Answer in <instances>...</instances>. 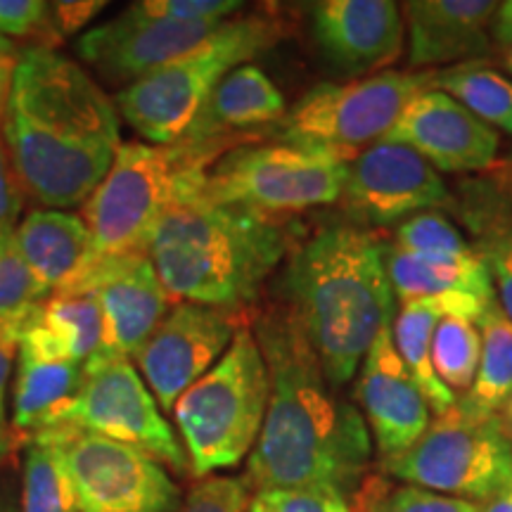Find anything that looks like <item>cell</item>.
I'll list each match as a JSON object with an SVG mask.
<instances>
[{
  "instance_id": "cell-1",
  "label": "cell",
  "mask_w": 512,
  "mask_h": 512,
  "mask_svg": "<svg viewBox=\"0 0 512 512\" xmlns=\"http://www.w3.org/2000/svg\"><path fill=\"white\" fill-rule=\"evenodd\" d=\"M254 335L271 375V399L247 460L252 491L330 486L354 498L373 456L363 413L328 382L290 306L264 313Z\"/></svg>"
},
{
  "instance_id": "cell-2",
  "label": "cell",
  "mask_w": 512,
  "mask_h": 512,
  "mask_svg": "<svg viewBox=\"0 0 512 512\" xmlns=\"http://www.w3.org/2000/svg\"><path fill=\"white\" fill-rule=\"evenodd\" d=\"M0 128L24 195L46 209L86 202L121 147L114 100L74 60L41 46L17 55Z\"/></svg>"
},
{
  "instance_id": "cell-3",
  "label": "cell",
  "mask_w": 512,
  "mask_h": 512,
  "mask_svg": "<svg viewBox=\"0 0 512 512\" xmlns=\"http://www.w3.org/2000/svg\"><path fill=\"white\" fill-rule=\"evenodd\" d=\"M209 166L195 169L162 211L147 256L178 302L242 311L259 297L290 240L283 223L204 192Z\"/></svg>"
},
{
  "instance_id": "cell-4",
  "label": "cell",
  "mask_w": 512,
  "mask_h": 512,
  "mask_svg": "<svg viewBox=\"0 0 512 512\" xmlns=\"http://www.w3.org/2000/svg\"><path fill=\"white\" fill-rule=\"evenodd\" d=\"M384 254L387 247L373 233L344 223L318 230L287 264V306L337 392L351 382L377 332L394 318L396 299Z\"/></svg>"
},
{
  "instance_id": "cell-5",
  "label": "cell",
  "mask_w": 512,
  "mask_h": 512,
  "mask_svg": "<svg viewBox=\"0 0 512 512\" xmlns=\"http://www.w3.org/2000/svg\"><path fill=\"white\" fill-rule=\"evenodd\" d=\"M271 375L254 330H238L226 354L176 401L174 422L190 472L211 477L245 460L264 427Z\"/></svg>"
},
{
  "instance_id": "cell-6",
  "label": "cell",
  "mask_w": 512,
  "mask_h": 512,
  "mask_svg": "<svg viewBox=\"0 0 512 512\" xmlns=\"http://www.w3.org/2000/svg\"><path fill=\"white\" fill-rule=\"evenodd\" d=\"M280 34L283 24L261 12L226 19L204 46L121 88L114 98L117 112L152 145H174L223 76L271 48Z\"/></svg>"
},
{
  "instance_id": "cell-7",
  "label": "cell",
  "mask_w": 512,
  "mask_h": 512,
  "mask_svg": "<svg viewBox=\"0 0 512 512\" xmlns=\"http://www.w3.org/2000/svg\"><path fill=\"white\" fill-rule=\"evenodd\" d=\"M223 145L226 140L121 145L112 169L81 209L93 238V261L147 252L152 228L181 183L195 169L214 164Z\"/></svg>"
},
{
  "instance_id": "cell-8",
  "label": "cell",
  "mask_w": 512,
  "mask_h": 512,
  "mask_svg": "<svg viewBox=\"0 0 512 512\" xmlns=\"http://www.w3.org/2000/svg\"><path fill=\"white\" fill-rule=\"evenodd\" d=\"M382 470L403 484L441 496L486 503L512 486V439L498 415L482 418L456 401Z\"/></svg>"
},
{
  "instance_id": "cell-9",
  "label": "cell",
  "mask_w": 512,
  "mask_h": 512,
  "mask_svg": "<svg viewBox=\"0 0 512 512\" xmlns=\"http://www.w3.org/2000/svg\"><path fill=\"white\" fill-rule=\"evenodd\" d=\"M437 72H380L349 83H320L285 114L283 143L330 152L344 162L392 131L411 102L434 88Z\"/></svg>"
},
{
  "instance_id": "cell-10",
  "label": "cell",
  "mask_w": 512,
  "mask_h": 512,
  "mask_svg": "<svg viewBox=\"0 0 512 512\" xmlns=\"http://www.w3.org/2000/svg\"><path fill=\"white\" fill-rule=\"evenodd\" d=\"M349 162L313 147L278 143L223 152L204 176L214 200L273 216L342 200Z\"/></svg>"
},
{
  "instance_id": "cell-11",
  "label": "cell",
  "mask_w": 512,
  "mask_h": 512,
  "mask_svg": "<svg viewBox=\"0 0 512 512\" xmlns=\"http://www.w3.org/2000/svg\"><path fill=\"white\" fill-rule=\"evenodd\" d=\"M55 427L100 434L138 448L178 475L190 472L181 439L131 361H88L79 392L46 430Z\"/></svg>"
},
{
  "instance_id": "cell-12",
  "label": "cell",
  "mask_w": 512,
  "mask_h": 512,
  "mask_svg": "<svg viewBox=\"0 0 512 512\" xmlns=\"http://www.w3.org/2000/svg\"><path fill=\"white\" fill-rule=\"evenodd\" d=\"M34 437L60 448L79 512L181 510L178 484L162 463L138 448L72 427H55Z\"/></svg>"
},
{
  "instance_id": "cell-13",
  "label": "cell",
  "mask_w": 512,
  "mask_h": 512,
  "mask_svg": "<svg viewBox=\"0 0 512 512\" xmlns=\"http://www.w3.org/2000/svg\"><path fill=\"white\" fill-rule=\"evenodd\" d=\"M242 311L176 302L152 332L136 363L159 408L174 411L183 392L207 375L245 328Z\"/></svg>"
},
{
  "instance_id": "cell-14",
  "label": "cell",
  "mask_w": 512,
  "mask_h": 512,
  "mask_svg": "<svg viewBox=\"0 0 512 512\" xmlns=\"http://www.w3.org/2000/svg\"><path fill=\"white\" fill-rule=\"evenodd\" d=\"M62 292H88L102 316V342L91 361H131L169 313V292L147 252L93 261Z\"/></svg>"
},
{
  "instance_id": "cell-15",
  "label": "cell",
  "mask_w": 512,
  "mask_h": 512,
  "mask_svg": "<svg viewBox=\"0 0 512 512\" xmlns=\"http://www.w3.org/2000/svg\"><path fill=\"white\" fill-rule=\"evenodd\" d=\"M342 200L363 221L394 223L446 204L448 188L411 147L377 140L349 162Z\"/></svg>"
},
{
  "instance_id": "cell-16",
  "label": "cell",
  "mask_w": 512,
  "mask_h": 512,
  "mask_svg": "<svg viewBox=\"0 0 512 512\" xmlns=\"http://www.w3.org/2000/svg\"><path fill=\"white\" fill-rule=\"evenodd\" d=\"M221 24L147 19L128 8L112 22L86 31L76 41V53L102 81L126 88L204 46Z\"/></svg>"
},
{
  "instance_id": "cell-17",
  "label": "cell",
  "mask_w": 512,
  "mask_h": 512,
  "mask_svg": "<svg viewBox=\"0 0 512 512\" xmlns=\"http://www.w3.org/2000/svg\"><path fill=\"white\" fill-rule=\"evenodd\" d=\"M356 399L382 458L399 456L430 427V406L396 351L392 320L377 332L363 358Z\"/></svg>"
},
{
  "instance_id": "cell-18",
  "label": "cell",
  "mask_w": 512,
  "mask_h": 512,
  "mask_svg": "<svg viewBox=\"0 0 512 512\" xmlns=\"http://www.w3.org/2000/svg\"><path fill=\"white\" fill-rule=\"evenodd\" d=\"M382 140L411 147L437 171L460 174L491 166L501 136L451 95L430 88L403 110Z\"/></svg>"
},
{
  "instance_id": "cell-19",
  "label": "cell",
  "mask_w": 512,
  "mask_h": 512,
  "mask_svg": "<svg viewBox=\"0 0 512 512\" xmlns=\"http://www.w3.org/2000/svg\"><path fill=\"white\" fill-rule=\"evenodd\" d=\"M311 17L320 53L337 72L361 76L399 60L403 19L392 0H323Z\"/></svg>"
},
{
  "instance_id": "cell-20",
  "label": "cell",
  "mask_w": 512,
  "mask_h": 512,
  "mask_svg": "<svg viewBox=\"0 0 512 512\" xmlns=\"http://www.w3.org/2000/svg\"><path fill=\"white\" fill-rule=\"evenodd\" d=\"M408 22V64L441 67L489 53L494 0H411L401 5Z\"/></svg>"
},
{
  "instance_id": "cell-21",
  "label": "cell",
  "mask_w": 512,
  "mask_h": 512,
  "mask_svg": "<svg viewBox=\"0 0 512 512\" xmlns=\"http://www.w3.org/2000/svg\"><path fill=\"white\" fill-rule=\"evenodd\" d=\"M102 342V316L88 292H53L19 325V358L86 366Z\"/></svg>"
},
{
  "instance_id": "cell-22",
  "label": "cell",
  "mask_w": 512,
  "mask_h": 512,
  "mask_svg": "<svg viewBox=\"0 0 512 512\" xmlns=\"http://www.w3.org/2000/svg\"><path fill=\"white\" fill-rule=\"evenodd\" d=\"M491 304L472 297V294H446V297H425L403 302L394 311L392 337L396 351H399L401 361L406 363L408 373H411L422 396H425L430 411L437 415H444L448 408L456 406L458 396L434 373V330H437L439 320L444 316H467L479 323Z\"/></svg>"
},
{
  "instance_id": "cell-23",
  "label": "cell",
  "mask_w": 512,
  "mask_h": 512,
  "mask_svg": "<svg viewBox=\"0 0 512 512\" xmlns=\"http://www.w3.org/2000/svg\"><path fill=\"white\" fill-rule=\"evenodd\" d=\"M15 247L46 290L62 292L93 261V238L81 216L60 209H34L19 221Z\"/></svg>"
},
{
  "instance_id": "cell-24",
  "label": "cell",
  "mask_w": 512,
  "mask_h": 512,
  "mask_svg": "<svg viewBox=\"0 0 512 512\" xmlns=\"http://www.w3.org/2000/svg\"><path fill=\"white\" fill-rule=\"evenodd\" d=\"M285 117V98L278 86L254 64H242L221 79L202 112L185 133V143L233 138V133L266 126ZM181 143V140H178Z\"/></svg>"
},
{
  "instance_id": "cell-25",
  "label": "cell",
  "mask_w": 512,
  "mask_h": 512,
  "mask_svg": "<svg viewBox=\"0 0 512 512\" xmlns=\"http://www.w3.org/2000/svg\"><path fill=\"white\" fill-rule=\"evenodd\" d=\"M384 261L394 299H399V304L446 294H472L486 304L496 302L494 280L479 254L463 264H434L387 247Z\"/></svg>"
},
{
  "instance_id": "cell-26",
  "label": "cell",
  "mask_w": 512,
  "mask_h": 512,
  "mask_svg": "<svg viewBox=\"0 0 512 512\" xmlns=\"http://www.w3.org/2000/svg\"><path fill=\"white\" fill-rule=\"evenodd\" d=\"M83 380V366L67 361H31L17 356V377L12 389V427L34 437L53 422L74 399Z\"/></svg>"
},
{
  "instance_id": "cell-27",
  "label": "cell",
  "mask_w": 512,
  "mask_h": 512,
  "mask_svg": "<svg viewBox=\"0 0 512 512\" xmlns=\"http://www.w3.org/2000/svg\"><path fill=\"white\" fill-rule=\"evenodd\" d=\"M479 332H482V358H479L475 384L470 392L458 396V403L465 411L491 418L501 413L512 396V320L505 316L498 299L479 320Z\"/></svg>"
},
{
  "instance_id": "cell-28",
  "label": "cell",
  "mask_w": 512,
  "mask_h": 512,
  "mask_svg": "<svg viewBox=\"0 0 512 512\" xmlns=\"http://www.w3.org/2000/svg\"><path fill=\"white\" fill-rule=\"evenodd\" d=\"M434 88L451 95L491 128L512 133V81L482 62H460L437 72Z\"/></svg>"
},
{
  "instance_id": "cell-29",
  "label": "cell",
  "mask_w": 512,
  "mask_h": 512,
  "mask_svg": "<svg viewBox=\"0 0 512 512\" xmlns=\"http://www.w3.org/2000/svg\"><path fill=\"white\" fill-rule=\"evenodd\" d=\"M22 512H79L60 448L48 439H27L22 467Z\"/></svg>"
},
{
  "instance_id": "cell-30",
  "label": "cell",
  "mask_w": 512,
  "mask_h": 512,
  "mask_svg": "<svg viewBox=\"0 0 512 512\" xmlns=\"http://www.w3.org/2000/svg\"><path fill=\"white\" fill-rule=\"evenodd\" d=\"M482 358V332L477 320L444 316L432 339V366L441 382L456 396L470 392Z\"/></svg>"
},
{
  "instance_id": "cell-31",
  "label": "cell",
  "mask_w": 512,
  "mask_h": 512,
  "mask_svg": "<svg viewBox=\"0 0 512 512\" xmlns=\"http://www.w3.org/2000/svg\"><path fill=\"white\" fill-rule=\"evenodd\" d=\"M389 247L434 264H463L477 256L460 230L439 211H422L399 223Z\"/></svg>"
},
{
  "instance_id": "cell-32",
  "label": "cell",
  "mask_w": 512,
  "mask_h": 512,
  "mask_svg": "<svg viewBox=\"0 0 512 512\" xmlns=\"http://www.w3.org/2000/svg\"><path fill=\"white\" fill-rule=\"evenodd\" d=\"M351 512H482V505L373 475L356 489Z\"/></svg>"
},
{
  "instance_id": "cell-33",
  "label": "cell",
  "mask_w": 512,
  "mask_h": 512,
  "mask_svg": "<svg viewBox=\"0 0 512 512\" xmlns=\"http://www.w3.org/2000/svg\"><path fill=\"white\" fill-rule=\"evenodd\" d=\"M247 512H351V498L330 486H273L254 491Z\"/></svg>"
},
{
  "instance_id": "cell-34",
  "label": "cell",
  "mask_w": 512,
  "mask_h": 512,
  "mask_svg": "<svg viewBox=\"0 0 512 512\" xmlns=\"http://www.w3.org/2000/svg\"><path fill=\"white\" fill-rule=\"evenodd\" d=\"M46 297L50 292L24 264L15 242L0 247V318L22 316Z\"/></svg>"
},
{
  "instance_id": "cell-35",
  "label": "cell",
  "mask_w": 512,
  "mask_h": 512,
  "mask_svg": "<svg viewBox=\"0 0 512 512\" xmlns=\"http://www.w3.org/2000/svg\"><path fill=\"white\" fill-rule=\"evenodd\" d=\"M252 486L242 477L211 475L190 489L178 512H247Z\"/></svg>"
},
{
  "instance_id": "cell-36",
  "label": "cell",
  "mask_w": 512,
  "mask_h": 512,
  "mask_svg": "<svg viewBox=\"0 0 512 512\" xmlns=\"http://www.w3.org/2000/svg\"><path fill=\"white\" fill-rule=\"evenodd\" d=\"M131 10L147 19L166 22H226L242 10L240 0H140Z\"/></svg>"
},
{
  "instance_id": "cell-37",
  "label": "cell",
  "mask_w": 512,
  "mask_h": 512,
  "mask_svg": "<svg viewBox=\"0 0 512 512\" xmlns=\"http://www.w3.org/2000/svg\"><path fill=\"white\" fill-rule=\"evenodd\" d=\"M105 8L107 3H102V0H57V3H48L46 27H43L41 36H38L41 41L36 46L55 50L57 43L79 34Z\"/></svg>"
},
{
  "instance_id": "cell-38",
  "label": "cell",
  "mask_w": 512,
  "mask_h": 512,
  "mask_svg": "<svg viewBox=\"0 0 512 512\" xmlns=\"http://www.w3.org/2000/svg\"><path fill=\"white\" fill-rule=\"evenodd\" d=\"M477 254L489 268L498 304H501L505 316L512 320V228L486 238Z\"/></svg>"
},
{
  "instance_id": "cell-39",
  "label": "cell",
  "mask_w": 512,
  "mask_h": 512,
  "mask_svg": "<svg viewBox=\"0 0 512 512\" xmlns=\"http://www.w3.org/2000/svg\"><path fill=\"white\" fill-rule=\"evenodd\" d=\"M24 207V190L19 185L15 166L10 162L8 150L0 140V247L15 242L19 214Z\"/></svg>"
},
{
  "instance_id": "cell-40",
  "label": "cell",
  "mask_w": 512,
  "mask_h": 512,
  "mask_svg": "<svg viewBox=\"0 0 512 512\" xmlns=\"http://www.w3.org/2000/svg\"><path fill=\"white\" fill-rule=\"evenodd\" d=\"M48 19L43 0H0V36H41Z\"/></svg>"
},
{
  "instance_id": "cell-41",
  "label": "cell",
  "mask_w": 512,
  "mask_h": 512,
  "mask_svg": "<svg viewBox=\"0 0 512 512\" xmlns=\"http://www.w3.org/2000/svg\"><path fill=\"white\" fill-rule=\"evenodd\" d=\"M22 316L0 318V439L3 441H8V425H5V394H8L12 366H15L17 361L19 325H22Z\"/></svg>"
},
{
  "instance_id": "cell-42",
  "label": "cell",
  "mask_w": 512,
  "mask_h": 512,
  "mask_svg": "<svg viewBox=\"0 0 512 512\" xmlns=\"http://www.w3.org/2000/svg\"><path fill=\"white\" fill-rule=\"evenodd\" d=\"M494 38L498 46L512 48V0L498 3V12L494 17Z\"/></svg>"
},
{
  "instance_id": "cell-43",
  "label": "cell",
  "mask_w": 512,
  "mask_h": 512,
  "mask_svg": "<svg viewBox=\"0 0 512 512\" xmlns=\"http://www.w3.org/2000/svg\"><path fill=\"white\" fill-rule=\"evenodd\" d=\"M17 69V55H0V119H3L5 107H8V98L12 91V79H15Z\"/></svg>"
},
{
  "instance_id": "cell-44",
  "label": "cell",
  "mask_w": 512,
  "mask_h": 512,
  "mask_svg": "<svg viewBox=\"0 0 512 512\" xmlns=\"http://www.w3.org/2000/svg\"><path fill=\"white\" fill-rule=\"evenodd\" d=\"M482 512H512V486L508 491H503L501 496L486 501L482 505Z\"/></svg>"
},
{
  "instance_id": "cell-45",
  "label": "cell",
  "mask_w": 512,
  "mask_h": 512,
  "mask_svg": "<svg viewBox=\"0 0 512 512\" xmlns=\"http://www.w3.org/2000/svg\"><path fill=\"white\" fill-rule=\"evenodd\" d=\"M498 418H501V425L505 427V432H508L510 439H512V396L508 399V403H505V406L501 408Z\"/></svg>"
},
{
  "instance_id": "cell-46",
  "label": "cell",
  "mask_w": 512,
  "mask_h": 512,
  "mask_svg": "<svg viewBox=\"0 0 512 512\" xmlns=\"http://www.w3.org/2000/svg\"><path fill=\"white\" fill-rule=\"evenodd\" d=\"M12 53H15V46H12L10 38L0 36V55H12Z\"/></svg>"
},
{
  "instance_id": "cell-47",
  "label": "cell",
  "mask_w": 512,
  "mask_h": 512,
  "mask_svg": "<svg viewBox=\"0 0 512 512\" xmlns=\"http://www.w3.org/2000/svg\"><path fill=\"white\" fill-rule=\"evenodd\" d=\"M5 448H8V441H3V439H0V460H3V453H5Z\"/></svg>"
},
{
  "instance_id": "cell-48",
  "label": "cell",
  "mask_w": 512,
  "mask_h": 512,
  "mask_svg": "<svg viewBox=\"0 0 512 512\" xmlns=\"http://www.w3.org/2000/svg\"><path fill=\"white\" fill-rule=\"evenodd\" d=\"M505 64H508V69L512 72V48H510V53H508V60H505Z\"/></svg>"
},
{
  "instance_id": "cell-49",
  "label": "cell",
  "mask_w": 512,
  "mask_h": 512,
  "mask_svg": "<svg viewBox=\"0 0 512 512\" xmlns=\"http://www.w3.org/2000/svg\"><path fill=\"white\" fill-rule=\"evenodd\" d=\"M0 512H12V510L8 508V505H3V503H0Z\"/></svg>"
}]
</instances>
